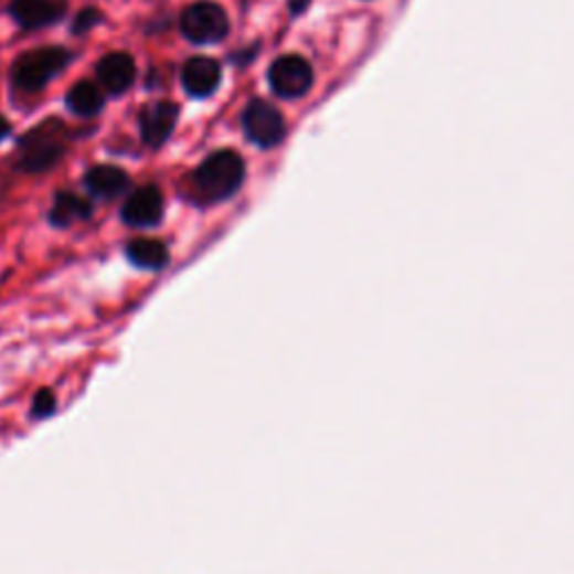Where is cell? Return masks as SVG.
<instances>
[{
    "mask_svg": "<svg viewBox=\"0 0 574 574\" xmlns=\"http://www.w3.org/2000/svg\"><path fill=\"white\" fill-rule=\"evenodd\" d=\"M245 182V160L230 149L206 156L191 173L193 198L200 204H219L234 198Z\"/></svg>",
    "mask_w": 574,
    "mask_h": 574,
    "instance_id": "6da1fadb",
    "label": "cell"
},
{
    "mask_svg": "<svg viewBox=\"0 0 574 574\" xmlns=\"http://www.w3.org/2000/svg\"><path fill=\"white\" fill-rule=\"evenodd\" d=\"M72 61V52L59 45L36 47L19 54L10 67V82L21 93L43 91Z\"/></svg>",
    "mask_w": 574,
    "mask_h": 574,
    "instance_id": "7a4b0ae2",
    "label": "cell"
},
{
    "mask_svg": "<svg viewBox=\"0 0 574 574\" xmlns=\"http://www.w3.org/2000/svg\"><path fill=\"white\" fill-rule=\"evenodd\" d=\"M19 162L23 173H45L54 169L65 156V141L61 137V126L39 124L32 132L19 141Z\"/></svg>",
    "mask_w": 574,
    "mask_h": 574,
    "instance_id": "3957f363",
    "label": "cell"
},
{
    "mask_svg": "<svg viewBox=\"0 0 574 574\" xmlns=\"http://www.w3.org/2000/svg\"><path fill=\"white\" fill-rule=\"evenodd\" d=\"M180 32L195 45H215L230 34V17L213 0H198L182 12Z\"/></svg>",
    "mask_w": 574,
    "mask_h": 574,
    "instance_id": "277c9868",
    "label": "cell"
},
{
    "mask_svg": "<svg viewBox=\"0 0 574 574\" xmlns=\"http://www.w3.org/2000/svg\"><path fill=\"white\" fill-rule=\"evenodd\" d=\"M267 82L276 97L280 99H299L306 97L315 84L312 65L299 54L278 56L269 70Z\"/></svg>",
    "mask_w": 574,
    "mask_h": 574,
    "instance_id": "5b68a950",
    "label": "cell"
},
{
    "mask_svg": "<svg viewBox=\"0 0 574 574\" xmlns=\"http://www.w3.org/2000/svg\"><path fill=\"white\" fill-rule=\"evenodd\" d=\"M241 124L245 137L258 149H274L287 135L283 113L265 99H252L241 117Z\"/></svg>",
    "mask_w": 574,
    "mask_h": 574,
    "instance_id": "8992f818",
    "label": "cell"
},
{
    "mask_svg": "<svg viewBox=\"0 0 574 574\" xmlns=\"http://www.w3.org/2000/svg\"><path fill=\"white\" fill-rule=\"evenodd\" d=\"M164 221V195L160 187L144 184L121 204V223L132 230H153Z\"/></svg>",
    "mask_w": 574,
    "mask_h": 574,
    "instance_id": "52a82bcc",
    "label": "cell"
},
{
    "mask_svg": "<svg viewBox=\"0 0 574 574\" xmlns=\"http://www.w3.org/2000/svg\"><path fill=\"white\" fill-rule=\"evenodd\" d=\"M180 119V106L173 102H156L139 113V135L151 149H160L173 135Z\"/></svg>",
    "mask_w": 574,
    "mask_h": 574,
    "instance_id": "ba28073f",
    "label": "cell"
},
{
    "mask_svg": "<svg viewBox=\"0 0 574 574\" xmlns=\"http://www.w3.org/2000/svg\"><path fill=\"white\" fill-rule=\"evenodd\" d=\"M221 82H223V70L221 63L213 59L195 56L189 59L182 67V88L193 99L211 97L215 91H219Z\"/></svg>",
    "mask_w": 574,
    "mask_h": 574,
    "instance_id": "9c48e42d",
    "label": "cell"
},
{
    "mask_svg": "<svg viewBox=\"0 0 574 574\" xmlns=\"http://www.w3.org/2000/svg\"><path fill=\"white\" fill-rule=\"evenodd\" d=\"M65 14V0H14L10 6V17L23 30H43L56 25Z\"/></svg>",
    "mask_w": 574,
    "mask_h": 574,
    "instance_id": "30bf717a",
    "label": "cell"
},
{
    "mask_svg": "<svg viewBox=\"0 0 574 574\" xmlns=\"http://www.w3.org/2000/svg\"><path fill=\"white\" fill-rule=\"evenodd\" d=\"M95 70L102 88L110 95H124L137 77L135 59L128 52H108Z\"/></svg>",
    "mask_w": 574,
    "mask_h": 574,
    "instance_id": "8fae6325",
    "label": "cell"
},
{
    "mask_svg": "<svg viewBox=\"0 0 574 574\" xmlns=\"http://www.w3.org/2000/svg\"><path fill=\"white\" fill-rule=\"evenodd\" d=\"M93 211H95V206L91 200H86L77 193H70V191H59L47 211V223L54 230H70L72 225L91 221Z\"/></svg>",
    "mask_w": 574,
    "mask_h": 574,
    "instance_id": "7c38bea8",
    "label": "cell"
},
{
    "mask_svg": "<svg viewBox=\"0 0 574 574\" xmlns=\"http://www.w3.org/2000/svg\"><path fill=\"white\" fill-rule=\"evenodd\" d=\"M84 187L97 200H115L128 191L130 176L119 167L99 164L84 176Z\"/></svg>",
    "mask_w": 574,
    "mask_h": 574,
    "instance_id": "4fadbf2b",
    "label": "cell"
},
{
    "mask_svg": "<svg viewBox=\"0 0 574 574\" xmlns=\"http://www.w3.org/2000/svg\"><path fill=\"white\" fill-rule=\"evenodd\" d=\"M124 252L128 263L141 272H162L171 263L169 247L158 238H132Z\"/></svg>",
    "mask_w": 574,
    "mask_h": 574,
    "instance_id": "5bb4252c",
    "label": "cell"
},
{
    "mask_svg": "<svg viewBox=\"0 0 574 574\" xmlns=\"http://www.w3.org/2000/svg\"><path fill=\"white\" fill-rule=\"evenodd\" d=\"M65 106L77 117H97L106 106V97L104 91H99V86L93 82H79L67 91Z\"/></svg>",
    "mask_w": 574,
    "mask_h": 574,
    "instance_id": "9a60e30c",
    "label": "cell"
},
{
    "mask_svg": "<svg viewBox=\"0 0 574 574\" xmlns=\"http://www.w3.org/2000/svg\"><path fill=\"white\" fill-rule=\"evenodd\" d=\"M59 408V400L56 393L52 389H39L32 397V408H30V417L32 419H47L56 413Z\"/></svg>",
    "mask_w": 574,
    "mask_h": 574,
    "instance_id": "2e32d148",
    "label": "cell"
},
{
    "mask_svg": "<svg viewBox=\"0 0 574 574\" xmlns=\"http://www.w3.org/2000/svg\"><path fill=\"white\" fill-rule=\"evenodd\" d=\"M102 23H104V14L97 8H86L75 17V21H72V34L84 36L95 28H99Z\"/></svg>",
    "mask_w": 574,
    "mask_h": 574,
    "instance_id": "e0dca14e",
    "label": "cell"
},
{
    "mask_svg": "<svg viewBox=\"0 0 574 574\" xmlns=\"http://www.w3.org/2000/svg\"><path fill=\"white\" fill-rule=\"evenodd\" d=\"M10 132H12V126H10V121L0 115V141H3L6 137H10Z\"/></svg>",
    "mask_w": 574,
    "mask_h": 574,
    "instance_id": "ac0fdd59",
    "label": "cell"
}]
</instances>
